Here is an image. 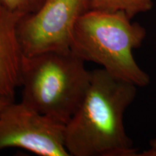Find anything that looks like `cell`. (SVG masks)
<instances>
[{"label":"cell","instance_id":"1","mask_svg":"<svg viewBox=\"0 0 156 156\" xmlns=\"http://www.w3.org/2000/svg\"><path fill=\"white\" fill-rule=\"evenodd\" d=\"M136 93L134 84L103 68L93 70L83 102L65 124L69 156L139 155L124 125V113Z\"/></svg>","mask_w":156,"mask_h":156},{"label":"cell","instance_id":"2","mask_svg":"<svg viewBox=\"0 0 156 156\" xmlns=\"http://www.w3.org/2000/svg\"><path fill=\"white\" fill-rule=\"evenodd\" d=\"M71 49L23 56L20 85L22 101L66 124L83 102L92 71Z\"/></svg>","mask_w":156,"mask_h":156},{"label":"cell","instance_id":"3","mask_svg":"<svg viewBox=\"0 0 156 156\" xmlns=\"http://www.w3.org/2000/svg\"><path fill=\"white\" fill-rule=\"evenodd\" d=\"M145 37L144 27L132 22L124 12L90 9L76 25L70 49L85 62L100 64L115 77L145 87L151 79L136 63L133 51Z\"/></svg>","mask_w":156,"mask_h":156},{"label":"cell","instance_id":"4","mask_svg":"<svg viewBox=\"0 0 156 156\" xmlns=\"http://www.w3.org/2000/svg\"><path fill=\"white\" fill-rule=\"evenodd\" d=\"M91 0H46L32 14L21 17L17 32L25 56L70 49L80 18Z\"/></svg>","mask_w":156,"mask_h":156},{"label":"cell","instance_id":"5","mask_svg":"<svg viewBox=\"0 0 156 156\" xmlns=\"http://www.w3.org/2000/svg\"><path fill=\"white\" fill-rule=\"evenodd\" d=\"M65 124L31 108L11 101L0 114V151L20 148L40 156H69Z\"/></svg>","mask_w":156,"mask_h":156},{"label":"cell","instance_id":"6","mask_svg":"<svg viewBox=\"0 0 156 156\" xmlns=\"http://www.w3.org/2000/svg\"><path fill=\"white\" fill-rule=\"evenodd\" d=\"M21 17L0 4V96L11 100L20 86L24 56L17 32Z\"/></svg>","mask_w":156,"mask_h":156},{"label":"cell","instance_id":"7","mask_svg":"<svg viewBox=\"0 0 156 156\" xmlns=\"http://www.w3.org/2000/svg\"><path fill=\"white\" fill-rule=\"evenodd\" d=\"M153 0H91L90 9L111 12H122L130 18L146 12L153 8Z\"/></svg>","mask_w":156,"mask_h":156},{"label":"cell","instance_id":"8","mask_svg":"<svg viewBox=\"0 0 156 156\" xmlns=\"http://www.w3.org/2000/svg\"><path fill=\"white\" fill-rule=\"evenodd\" d=\"M45 1L46 0H0V4L8 10L23 17L36 12Z\"/></svg>","mask_w":156,"mask_h":156},{"label":"cell","instance_id":"9","mask_svg":"<svg viewBox=\"0 0 156 156\" xmlns=\"http://www.w3.org/2000/svg\"><path fill=\"white\" fill-rule=\"evenodd\" d=\"M149 149L143 152L140 155L142 156H156V137L152 140L150 142Z\"/></svg>","mask_w":156,"mask_h":156},{"label":"cell","instance_id":"10","mask_svg":"<svg viewBox=\"0 0 156 156\" xmlns=\"http://www.w3.org/2000/svg\"><path fill=\"white\" fill-rule=\"evenodd\" d=\"M13 101L14 100H11V99L7 98L0 96V114L2 112L3 109L7 106V105Z\"/></svg>","mask_w":156,"mask_h":156}]
</instances>
